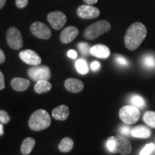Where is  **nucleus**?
<instances>
[{
	"mask_svg": "<svg viewBox=\"0 0 155 155\" xmlns=\"http://www.w3.org/2000/svg\"><path fill=\"white\" fill-rule=\"evenodd\" d=\"M147 34V29L143 23L137 22L131 24L126 32L124 43L128 50H137L144 40Z\"/></svg>",
	"mask_w": 155,
	"mask_h": 155,
	"instance_id": "obj_1",
	"label": "nucleus"
},
{
	"mask_svg": "<svg viewBox=\"0 0 155 155\" xmlns=\"http://www.w3.org/2000/svg\"><path fill=\"white\" fill-rule=\"evenodd\" d=\"M28 124L30 129L33 131L44 130L51 124V118L45 110H37L31 115Z\"/></svg>",
	"mask_w": 155,
	"mask_h": 155,
	"instance_id": "obj_2",
	"label": "nucleus"
},
{
	"mask_svg": "<svg viewBox=\"0 0 155 155\" xmlns=\"http://www.w3.org/2000/svg\"><path fill=\"white\" fill-rule=\"evenodd\" d=\"M111 24L106 20H99L88 26L83 32V35L87 40H95L101 35L111 30Z\"/></svg>",
	"mask_w": 155,
	"mask_h": 155,
	"instance_id": "obj_3",
	"label": "nucleus"
},
{
	"mask_svg": "<svg viewBox=\"0 0 155 155\" xmlns=\"http://www.w3.org/2000/svg\"><path fill=\"white\" fill-rule=\"evenodd\" d=\"M119 118L127 124H133L139 121L141 113L139 108L133 105L123 106L119 111Z\"/></svg>",
	"mask_w": 155,
	"mask_h": 155,
	"instance_id": "obj_4",
	"label": "nucleus"
},
{
	"mask_svg": "<svg viewBox=\"0 0 155 155\" xmlns=\"http://www.w3.org/2000/svg\"><path fill=\"white\" fill-rule=\"evenodd\" d=\"M28 75L35 81L42 80L49 81L51 78L50 70L46 65H39L32 66L29 69Z\"/></svg>",
	"mask_w": 155,
	"mask_h": 155,
	"instance_id": "obj_5",
	"label": "nucleus"
},
{
	"mask_svg": "<svg viewBox=\"0 0 155 155\" xmlns=\"http://www.w3.org/2000/svg\"><path fill=\"white\" fill-rule=\"evenodd\" d=\"M7 42L11 48L19 50L23 45L22 35L18 29L11 27L7 31Z\"/></svg>",
	"mask_w": 155,
	"mask_h": 155,
	"instance_id": "obj_6",
	"label": "nucleus"
},
{
	"mask_svg": "<svg viewBox=\"0 0 155 155\" xmlns=\"http://www.w3.org/2000/svg\"><path fill=\"white\" fill-rule=\"evenodd\" d=\"M30 30L34 36L42 40H48L51 37V30L47 25L41 22L32 23L30 26Z\"/></svg>",
	"mask_w": 155,
	"mask_h": 155,
	"instance_id": "obj_7",
	"label": "nucleus"
},
{
	"mask_svg": "<svg viewBox=\"0 0 155 155\" xmlns=\"http://www.w3.org/2000/svg\"><path fill=\"white\" fill-rule=\"evenodd\" d=\"M48 21L52 28L55 30H61L63 28L67 21V17L63 12L61 11L52 12L48 15Z\"/></svg>",
	"mask_w": 155,
	"mask_h": 155,
	"instance_id": "obj_8",
	"label": "nucleus"
},
{
	"mask_svg": "<svg viewBox=\"0 0 155 155\" xmlns=\"http://www.w3.org/2000/svg\"><path fill=\"white\" fill-rule=\"evenodd\" d=\"M77 15L82 19H94L99 16L100 10L94 6L83 5L79 6L78 8L77 9Z\"/></svg>",
	"mask_w": 155,
	"mask_h": 155,
	"instance_id": "obj_9",
	"label": "nucleus"
},
{
	"mask_svg": "<svg viewBox=\"0 0 155 155\" xmlns=\"http://www.w3.org/2000/svg\"><path fill=\"white\" fill-rule=\"evenodd\" d=\"M19 58L25 63L32 66L40 65L42 62L41 58L36 52L32 50H25L21 51L19 53Z\"/></svg>",
	"mask_w": 155,
	"mask_h": 155,
	"instance_id": "obj_10",
	"label": "nucleus"
},
{
	"mask_svg": "<svg viewBox=\"0 0 155 155\" xmlns=\"http://www.w3.org/2000/svg\"><path fill=\"white\" fill-rule=\"evenodd\" d=\"M116 144V151L122 155H127L130 154L132 150V147L130 141L126 139L123 135L118 134L114 137Z\"/></svg>",
	"mask_w": 155,
	"mask_h": 155,
	"instance_id": "obj_11",
	"label": "nucleus"
},
{
	"mask_svg": "<svg viewBox=\"0 0 155 155\" xmlns=\"http://www.w3.org/2000/svg\"><path fill=\"white\" fill-rule=\"evenodd\" d=\"M78 29L75 28V27H67L66 28L64 29L61 32V35H60V40H61V42H63L64 44L70 43L78 35Z\"/></svg>",
	"mask_w": 155,
	"mask_h": 155,
	"instance_id": "obj_12",
	"label": "nucleus"
},
{
	"mask_svg": "<svg viewBox=\"0 0 155 155\" xmlns=\"http://www.w3.org/2000/svg\"><path fill=\"white\" fill-rule=\"evenodd\" d=\"M90 54H91L93 56L96 58L106 59L111 55V51L108 47L105 45L97 44L91 48Z\"/></svg>",
	"mask_w": 155,
	"mask_h": 155,
	"instance_id": "obj_13",
	"label": "nucleus"
},
{
	"mask_svg": "<svg viewBox=\"0 0 155 155\" xmlns=\"http://www.w3.org/2000/svg\"><path fill=\"white\" fill-rule=\"evenodd\" d=\"M65 87L68 91L71 93L81 92L84 88V84L82 81L76 78H68L65 81Z\"/></svg>",
	"mask_w": 155,
	"mask_h": 155,
	"instance_id": "obj_14",
	"label": "nucleus"
},
{
	"mask_svg": "<svg viewBox=\"0 0 155 155\" xmlns=\"http://www.w3.org/2000/svg\"><path fill=\"white\" fill-rule=\"evenodd\" d=\"M69 108L66 105H60L53 109L52 112V116L58 121H65L69 116Z\"/></svg>",
	"mask_w": 155,
	"mask_h": 155,
	"instance_id": "obj_15",
	"label": "nucleus"
},
{
	"mask_svg": "<svg viewBox=\"0 0 155 155\" xmlns=\"http://www.w3.org/2000/svg\"><path fill=\"white\" fill-rule=\"evenodd\" d=\"M11 86L16 91H24L30 87V82L22 78H15L11 81Z\"/></svg>",
	"mask_w": 155,
	"mask_h": 155,
	"instance_id": "obj_16",
	"label": "nucleus"
},
{
	"mask_svg": "<svg viewBox=\"0 0 155 155\" xmlns=\"http://www.w3.org/2000/svg\"><path fill=\"white\" fill-rule=\"evenodd\" d=\"M131 134L132 137L139 139H147L150 137L151 131L148 127L143 125H139L134 127L131 129Z\"/></svg>",
	"mask_w": 155,
	"mask_h": 155,
	"instance_id": "obj_17",
	"label": "nucleus"
},
{
	"mask_svg": "<svg viewBox=\"0 0 155 155\" xmlns=\"http://www.w3.org/2000/svg\"><path fill=\"white\" fill-rule=\"evenodd\" d=\"M35 145V140L32 137H28L23 140L22 145H21L20 151L23 155H28L33 150Z\"/></svg>",
	"mask_w": 155,
	"mask_h": 155,
	"instance_id": "obj_18",
	"label": "nucleus"
},
{
	"mask_svg": "<svg viewBox=\"0 0 155 155\" xmlns=\"http://www.w3.org/2000/svg\"><path fill=\"white\" fill-rule=\"evenodd\" d=\"M52 88V85L48 81L42 80L37 81L34 86V90L37 94H42L50 91Z\"/></svg>",
	"mask_w": 155,
	"mask_h": 155,
	"instance_id": "obj_19",
	"label": "nucleus"
},
{
	"mask_svg": "<svg viewBox=\"0 0 155 155\" xmlns=\"http://www.w3.org/2000/svg\"><path fill=\"white\" fill-rule=\"evenodd\" d=\"M74 142H73V139H71L70 137H65L62 139L59 145H58V149L61 152H69L73 150Z\"/></svg>",
	"mask_w": 155,
	"mask_h": 155,
	"instance_id": "obj_20",
	"label": "nucleus"
},
{
	"mask_svg": "<svg viewBox=\"0 0 155 155\" xmlns=\"http://www.w3.org/2000/svg\"><path fill=\"white\" fill-rule=\"evenodd\" d=\"M75 68H76L77 71L81 75H86L88 73V66L87 64L86 61L84 59L77 60L75 63Z\"/></svg>",
	"mask_w": 155,
	"mask_h": 155,
	"instance_id": "obj_21",
	"label": "nucleus"
},
{
	"mask_svg": "<svg viewBox=\"0 0 155 155\" xmlns=\"http://www.w3.org/2000/svg\"><path fill=\"white\" fill-rule=\"evenodd\" d=\"M143 120L149 127L155 129V111H147L143 115Z\"/></svg>",
	"mask_w": 155,
	"mask_h": 155,
	"instance_id": "obj_22",
	"label": "nucleus"
},
{
	"mask_svg": "<svg viewBox=\"0 0 155 155\" xmlns=\"http://www.w3.org/2000/svg\"><path fill=\"white\" fill-rule=\"evenodd\" d=\"M142 63L147 68H155V57L151 54H147L143 58Z\"/></svg>",
	"mask_w": 155,
	"mask_h": 155,
	"instance_id": "obj_23",
	"label": "nucleus"
},
{
	"mask_svg": "<svg viewBox=\"0 0 155 155\" xmlns=\"http://www.w3.org/2000/svg\"><path fill=\"white\" fill-rule=\"evenodd\" d=\"M131 102L133 106L137 108H142L145 105V101L144 98L139 95H134L131 98Z\"/></svg>",
	"mask_w": 155,
	"mask_h": 155,
	"instance_id": "obj_24",
	"label": "nucleus"
},
{
	"mask_svg": "<svg viewBox=\"0 0 155 155\" xmlns=\"http://www.w3.org/2000/svg\"><path fill=\"white\" fill-rule=\"evenodd\" d=\"M106 147H107L108 150L111 153H113V154L117 153V151H116V144L114 137H111L108 139L107 141H106Z\"/></svg>",
	"mask_w": 155,
	"mask_h": 155,
	"instance_id": "obj_25",
	"label": "nucleus"
},
{
	"mask_svg": "<svg viewBox=\"0 0 155 155\" xmlns=\"http://www.w3.org/2000/svg\"><path fill=\"white\" fill-rule=\"evenodd\" d=\"M78 48L83 55H88L90 53L91 47L86 42H80L78 45Z\"/></svg>",
	"mask_w": 155,
	"mask_h": 155,
	"instance_id": "obj_26",
	"label": "nucleus"
},
{
	"mask_svg": "<svg viewBox=\"0 0 155 155\" xmlns=\"http://www.w3.org/2000/svg\"><path fill=\"white\" fill-rule=\"evenodd\" d=\"M155 150V145L153 143L147 144L144 148L141 150L139 155H150Z\"/></svg>",
	"mask_w": 155,
	"mask_h": 155,
	"instance_id": "obj_27",
	"label": "nucleus"
},
{
	"mask_svg": "<svg viewBox=\"0 0 155 155\" xmlns=\"http://www.w3.org/2000/svg\"><path fill=\"white\" fill-rule=\"evenodd\" d=\"M10 120L9 114L4 110H0V122L2 124H7Z\"/></svg>",
	"mask_w": 155,
	"mask_h": 155,
	"instance_id": "obj_28",
	"label": "nucleus"
},
{
	"mask_svg": "<svg viewBox=\"0 0 155 155\" xmlns=\"http://www.w3.org/2000/svg\"><path fill=\"white\" fill-rule=\"evenodd\" d=\"M116 61L119 65H123V66H127L129 65V62H128L127 58L119 55H116Z\"/></svg>",
	"mask_w": 155,
	"mask_h": 155,
	"instance_id": "obj_29",
	"label": "nucleus"
},
{
	"mask_svg": "<svg viewBox=\"0 0 155 155\" xmlns=\"http://www.w3.org/2000/svg\"><path fill=\"white\" fill-rule=\"evenodd\" d=\"M131 129H131V127H128V126H122V127L120 128L119 131L120 133L121 134V135L129 136L131 134Z\"/></svg>",
	"mask_w": 155,
	"mask_h": 155,
	"instance_id": "obj_30",
	"label": "nucleus"
},
{
	"mask_svg": "<svg viewBox=\"0 0 155 155\" xmlns=\"http://www.w3.org/2000/svg\"><path fill=\"white\" fill-rule=\"evenodd\" d=\"M28 5V0H16V5L19 9L25 8Z\"/></svg>",
	"mask_w": 155,
	"mask_h": 155,
	"instance_id": "obj_31",
	"label": "nucleus"
},
{
	"mask_svg": "<svg viewBox=\"0 0 155 155\" xmlns=\"http://www.w3.org/2000/svg\"><path fill=\"white\" fill-rule=\"evenodd\" d=\"M101 68V64L98 61H94L92 62L91 64V68L92 71H97L100 69Z\"/></svg>",
	"mask_w": 155,
	"mask_h": 155,
	"instance_id": "obj_32",
	"label": "nucleus"
},
{
	"mask_svg": "<svg viewBox=\"0 0 155 155\" xmlns=\"http://www.w3.org/2000/svg\"><path fill=\"white\" fill-rule=\"evenodd\" d=\"M5 87V77H4L3 73L0 71V91L3 90Z\"/></svg>",
	"mask_w": 155,
	"mask_h": 155,
	"instance_id": "obj_33",
	"label": "nucleus"
},
{
	"mask_svg": "<svg viewBox=\"0 0 155 155\" xmlns=\"http://www.w3.org/2000/svg\"><path fill=\"white\" fill-rule=\"evenodd\" d=\"M68 58H71V59H75V58H77L78 54L76 53V51H75V50H68Z\"/></svg>",
	"mask_w": 155,
	"mask_h": 155,
	"instance_id": "obj_34",
	"label": "nucleus"
},
{
	"mask_svg": "<svg viewBox=\"0 0 155 155\" xmlns=\"http://www.w3.org/2000/svg\"><path fill=\"white\" fill-rule=\"evenodd\" d=\"M6 57L5 54L4 53V51L2 49H0V64L3 63L5 61Z\"/></svg>",
	"mask_w": 155,
	"mask_h": 155,
	"instance_id": "obj_35",
	"label": "nucleus"
},
{
	"mask_svg": "<svg viewBox=\"0 0 155 155\" xmlns=\"http://www.w3.org/2000/svg\"><path fill=\"white\" fill-rule=\"evenodd\" d=\"M86 5H95V4L97 3L98 0H83Z\"/></svg>",
	"mask_w": 155,
	"mask_h": 155,
	"instance_id": "obj_36",
	"label": "nucleus"
},
{
	"mask_svg": "<svg viewBox=\"0 0 155 155\" xmlns=\"http://www.w3.org/2000/svg\"><path fill=\"white\" fill-rule=\"evenodd\" d=\"M6 2H7V0H0V9L3 8L4 6L5 5Z\"/></svg>",
	"mask_w": 155,
	"mask_h": 155,
	"instance_id": "obj_37",
	"label": "nucleus"
},
{
	"mask_svg": "<svg viewBox=\"0 0 155 155\" xmlns=\"http://www.w3.org/2000/svg\"><path fill=\"white\" fill-rule=\"evenodd\" d=\"M4 134V127H3V124L0 123V136H2Z\"/></svg>",
	"mask_w": 155,
	"mask_h": 155,
	"instance_id": "obj_38",
	"label": "nucleus"
}]
</instances>
